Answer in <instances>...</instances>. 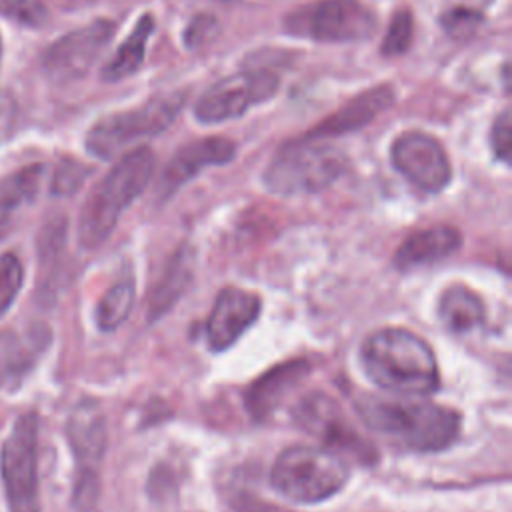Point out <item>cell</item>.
Instances as JSON below:
<instances>
[{
    "instance_id": "obj_1",
    "label": "cell",
    "mask_w": 512,
    "mask_h": 512,
    "mask_svg": "<svg viewBox=\"0 0 512 512\" xmlns=\"http://www.w3.org/2000/svg\"><path fill=\"white\" fill-rule=\"evenodd\" d=\"M354 406L370 430L408 450H444L460 434V414L446 406L376 394L356 396Z\"/></svg>"
},
{
    "instance_id": "obj_2",
    "label": "cell",
    "mask_w": 512,
    "mask_h": 512,
    "mask_svg": "<svg viewBox=\"0 0 512 512\" xmlns=\"http://www.w3.org/2000/svg\"><path fill=\"white\" fill-rule=\"evenodd\" d=\"M360 362L368 378L392 394L426 396L440 384L434 352L404 328L372 332L360 348Z\"/></svg>"
},
{
    "instance_id": "obj_3",
    "label": "cell",
    "mask_w": 512,
    "mask_h": 512,
    "mask_svg": "<svg viewBox=\"0 0 512 512\" xmlns=\"http://www.w3.org/2000/svg\"><path fill=\"white\" fill-rule=\"evenodd\" d=\"M156 156L148 146L124 152L104 178L90 190L78 218V242L94 250L108 240L122 212L152 180Z\"/></svg>"
},
{
    "instance_id": "obj_4",
    "label": "cell",
    "mask_w": 512,
    "mask_h": 512,
    "mask_svg": "<svg viewBox=\"0 0 512 512\" xmlns=\"http://www.w3.org/2000/svg\"><path fill=\"white\" fill-rule=\"evenodd\" d=\"M348 478V462L338 452L306 444L282 450L270 470L272 488L298 504L328 500L344 488Z\"/></svg>"
},
{
    "instance_id": "obj_5",
    "label": "cell",
    "mask_w": 512,
    "mask_h": 512,
    "mask_svg": "<svg viewBox=\"0 0 512 512\" xmlns=\"http://www.w3.org/2000/svg\"><path fill=\"white\" fill-rule=\"evenodd\" d=\"M346 154L330 142L300 138L286 142L262 174L266 190L278 196L314 194L328 188L346 170Z\"/></svg>"
},
{
    "instance_id": "obj_6",
    "label": "cell",
    "mask_w": 512,
    "mask_h": 512,
    "mask_svg": "<svg viewBox=\"0 0 512 512\" xmlns=\"http://www.w3.org/2000/svg\"><path fill=\"white\" fill-rule=\"evenodd\" d=\"M184 102L186 92H170L154 96L136 108L106 114L90 126L84 146L90 156L112 160L118 154H124L126 146L168 130L178 118Z\"/></svg>"
},
{
    "instance_id": "obj_7",
    "label": "cell",
    "mask_w": 512,
    "mask_h": 512,
    "mask_svg": "<svg viewBox=\"0 0 512 512\" xmlns=\"http://www.w3.org/2000/svg\"><path fill=\"white\" fill-rule=\"evenodd\" d=\"M66 436L76 460L72 504L90 512L100 496V466L106 452V420L92 400H82L66 422Z\"/></svg>"
},
{
    "instance_id": "obj_8",
    "label": "cell",
    "mask_w": 512,
    "mask_h": 512,
    "mask_svg": "<svg viewBox=\"0 0 512 512\" xmlns=\"http://www.w3.org/2000/svg\"><path fill=\"white\" fill-rule=\"evenodd\" d=\"M284 28L316 42H360L374 36L378 20L360 0H318L286 14Z\"/></svg>"
},
{
    "instance_id": "obj_9",
    "label": "cell",
    "mask_w": 512,
    "mask_h": 512,
    "mask_svg": "<svg viewBox=\"0 0 512 512\" xmlns=\"http://www.w3.org/2000/svg\"><path fill=\"white\" fill-rule=\"evenodd\" d=\"M2 480L10 512H40L36 412L16 418L2 446Z\"/></svg>"
},
{
    "instance_id": "obj_10",
    "label": "cell",
    "mask_w": 512,
    "mask_h": 512,
    "mask_svg": "<svg viewBox=\"0 0 512 512\" xmlns=\"http://www.w3.org/2000/svg\"><path fill=\"white\" fill-rule=\"evenodd\" d=\"M278 86V76L268 68L236 72L212 84L196 100L194 118L208 126L240 118L248 108L270 100Z\"/></svg>"
},
{
    "instance_id": "obj_11",
    "label": "cell",
    "mask_w": 512,
    "mask_h": 512,
    "mask_svg": "<svg viewBox=\"0 0 512 512\" xmlns=\"http://www.w3.org/2000/svg\"><path fill=\"white\" fill-rule=\"evenodd\" d=\"M114 36V24L98 18L54 40L42 54V70L54 84L84 78Z\"/></svg>"
},
{
    "instance_id": "obj_12",
    "label": "cell",
    "mask_w": 512,
    "mask_h": 512,
    "mask_svg": "<svg viewBox=\"0 0 512 512\" xmlns=\"http://www.w3.org/2000/svg\"><path fill=\"white\" fill-rule=\"evenodd\" d=\"M392 166L416 188L438 194L452 180V166L442 144L420 130L402 132L390 148Z\"/></svg>"
},
{
    "instance_id": "obj_13",
    "label": "cell",
    "mask_w": 512,
    "mask_h": 512,
    "mask_svg": "<svg viewBox=\"0 0 512 512\" xmlns=\"http://www.w3.org/2000/svg\"><path fill=\"white\" fill-rule=\"evenodd\" d=\"M294 416L304 430L322 438L330 450H344L362 462L376 458V450L352 428L338 404H334L328 396L312 394L304 398Z\"/></svg>"
},
{
    "instance_id": "obj_14",
    "label": "cell",
    "mask_w": 512,
    "mask_h": 512,
    "mask_svg": "<svg viewBox=\"0 0 512 512\" xmlns=\"http://www.w3.org/2000/svg\"><path fill=\"white\" fill-rule=\"evenodd\" d=\"M260 296L242 288H224L206 320V342L214 352L228 350L260 316Z\"/></svg>"
},
{
    "instance_id": "obj_15",
    "label": "cell",
    "mask_w": 512,
    "mask_h": 512,
    "mask_svg": "<svg viewBox=\"0 0 512 512\" xmlns=\"http://www.w3.org/2000/svg\"><path fill=\"white\" fill-rule=\"evenodd\" d=\"M234 156H236L234 142L222 136H208V138L188 142L166 164L158 184V194L170 196L190 178H194L200 170L208 166L228 164Z\"/></svg>"
},
{
    "instance_id": "obj_16",
    "label": "cell",
    "mask_w": 512,
    "mask_h": 512,
    "mask_svg": "<svg viewBox=\"0 0 512 512\" xmlns=\"http://www.w3.org/2000/svg\"><path fill=\"white\" fill-rule=\"evenodd\" d=\"M396 100V92L390 84H378L372 86L352 100H348L344 106H340L336 112L320 120L314 128H310L304 138H332L350 134L356 130H362L370 122H374L384 110H388Z\"/></svg>"
},
{
    "instance_id": "obj_17",
    "label": "cell",
    "mask_w": 512,
    "mask_h": 512,
    "mask_svg": "<svg viewBox=\"0 0 512 512\" xmlns=\"http://www.w3.org/2000/svg\"><path fill=\"white\" fill-rule=\"evenodd\" d=\"M462 244V236L452 226H432L408 236L394 254V264L400 270H412L434 264L454 254Z\"/></svg>"
},
{
    "instance_id": "obj_18",
    "label": "cell",
    "mask_w": 512,
    "mask_h": 512,
    "mask_svg": "<svg viewBox=\"0 0 512 512\" xmlns=\"http://www.w3.org/2000/svg\"><path fill=\"white\" fill-rule=\"evenodd\" d=\"M308 372V364L302 360L286 362L264 374L258 382H254L246 394V404L252 418L268 416L276 404L284 398V394L294 388Z\"/></svg>"
},
{
    "instance_id": "obj_19",
    "label": "cell",
    "mask_w": 512,
    "mask_h": 512,
    "mask_svg": "<svg viewBox=\"0 0 512 512\" xmlns=\"http://www.w3.org/2000/svg\"><path fill=\"white\" fill-rule=\"evenodd\" d=\"M192 270H194L192 250L182 246L178 252H174L172 260L166 264L162 276L158 278V284L150 294V304H148L150 320H158L178 302V298L184 294V290L192 280Z\"/></svg>"
},
{
    "instance_id": "obj_20",
    "label": "cell",
    "mask_w": 512,
    "mask_h": 512,
    "mask_svg": "<svg viewBox=\"0 0 512 512\" xmlns=\"http://www.w3.org/2000/svg\"><path fill=\"white\" fill-rule=\"evenodd\" d=\"M154 32L152 14H142L130 36L118 46L116 54L102 66L100 78L104 82H120L142 68L146 56V44Z\"/></svg>"
},
{
    "instance_id": "obj_21",
    "label": "cell",
    "mask_w": 512,
    "mask_h": 512,
    "mask_svg": "<svg viewBox=\"0 0 512 512\" xmlns=\"http://www.w3.org/2000/svg\"><path fill=\"white\" fill-rule=\"evenodd\" d=\"M438 316L450 332L464 334L484 322V306L470 288L456 284L444 290L438 302Z\"/></svg>"
},
{
    "instance_id": "obj_22",
    "label": "cell",
    "mask_w": 512,
    "mask_h": 512,
    "mask_svg": "<svg viewBox=\"0 0 512 512\" xmlns=\"http://www.w3.org/2000/svg\"><path fill=\"white\" fill-rule=\"evenodd\" d=\"M42 174V164H28L0 178V210H14L32 202L40 190Z\"/></svg>"
},
{
    "instance_id": "obj_23",
    "label": "cell",
    "mask_w": 512,
    "mask_h": 512,
    "mask_svg": "<svg viewBox=\"0 0 512 512\" xmlns=\"http://www.w3.org/2000/svg\"><path fill=\"white\" fill-rule=\"evenodd\" d=\"M134 296L136 292L132 280H120L114 286H110L96 306L94 318L98 328L104 332L116 330L128 318L134 306Z\"/></svg>"
},
{
    "instance_id": "obj_24",
    "label": "cell",
    "mask_w": 512,
    "mask_h": 512,
    "mask_svg": "<svg viewBox=\"0 0 512 512\" xmlns=\"http://www.w3.org/2000/svg\"><path fill=\"white\" fill-rule=\"evenodd\" d=\"M414 38V18L408 8H400L392 14V20L386 28L380 52L386 58H394L404 54Z\"/></svg>"
},
{
    "instance_id": "obj_25",
    "label": "cell",
    "mask_w": 512,
    "mask_h": 512,
    "mask_svg": "<svg viewBox=\"0 0 512 512\" xmlns=\"http://www.w3.org/2000/svg\"><path fill=\"white\" fill-rule=\"evenodd\" d=\"M92 168L76 158H62L54 170L50 192L54 196H72L80 190V186L90 176Z\"/></svg>"
},
{
    "instance_id": "obj_26",
    "label": "cell",
    "mask_w": 512,
    "mask_h": 512,
    "mask_svg": "<svg viewBox=\"0 0 512 512\" xmlns=\"http://www.w3.org/2000/svg\"><path fill=\"white\" fill-rule=\"evenodd\" d=\"M22 262L16 254L6 252L0 256V316L12 306L22 288Z\"/></svg>"
},
{
    "instance_id": "obj_27",
    "label": "cell",
    "mask_w": 512,
    "mask_h": 512,
    "mask_svg": "<svg viewBox=\"0 0 512 512\" xmlns=\"http://www.w3.org/2000/svg\"><path fill=\"white\" fill-rule=\"evenodd\" d=\"M0 14L28 28H40L48 22L42 0H0Z\"/></svg>"
},
{
    "instance_id": "obj_28",
    "label": "cell",
    "mask_w": 512,
    "mask_h": 512,
    "mask_svg": "<svg viewBox=\"0 0 512 512\" xmlns=\"http://www.w3.org/2000/svg\"><path fill=\"white\" fill-rule=\"evenodd\" d=\"M218 30H220V24L216 16L210 12H200L184 28V34H182L184 46L188 50H198L204 44L212 42L218 36Z\"/></svg>"
},
{
    "instance_id": "obj_29",
    "label": "cell",
    "mask_w": 512,
    "mask_h": 512,
    "mask_svg": "<svg viewBox=\"0 0 512 512\" xmlns=\"http://www.w3.org/2000/svg\"><path fill=\"white\" fill-rule=\"evenodd\" d=\"M490 146L496 156V160L508 164L510 152H512V114L508 108H504L496 120L492 122L490 130Z\"/></svg>"
},
{
    "instance_id": "obj_30",
    "label": "cell",
    "mask_w": 512,
    "mask_h": 512,
    "mask_svg": "<svg viewBox=\"0 0 512 512\" xmlns=\"http://www.w3.org/2000/svg\"><path fill=\"white\" fill-rule=\"evenodd\" d=\"M482 22V14L472 10V8H452L450 12H446L442 16V26L446 28L448 34L456 36V38H464L468 34H472L478 24Z\"/></svg>"
},
{
    "instance_id": "obj_31",
    "label": "cell",
    "mask_w": 512,
    "mask_h": 512,
    "mask_svg": "<svg viewBox=\"0 0 512 512\" xmlns=\"http://www.w3.org/2000/svg\"><path fill=\"white\" fill-rule=\"evenodd\" d=\"M18 104L16 98L0 88V144L8 142L16 132Z\"/></svg>"
},
{
    "instance_id": "obj_32",
    "label": "cell",
    "mask_w": 512,
    "mask_h": 512,
    "mask_svg": "<svg viewBox=\"0 0 512 512\" xmlns=\"http://www.w3.org/2000/svg\"><path fill=\"white\" fill-rule=\"evenodd\" d=\"M8 230H10V220L6 216H0V240L8 234Z\"/></svg>"
},
{
    "instance_id": "obj_33",
    "label": "cell",
    "mask_w": 512,
    "mask_h": 512,
    "mask_svg": "<svg viewBox=\"0 0 512 512\" xmlns=\"http://www.w3.org/2000/svg\"><path fill=\"white\" fill-rule=\"evenodd\" d=\"M0 60H2V40H0Z\"/></svg>"
}]
</instances>
